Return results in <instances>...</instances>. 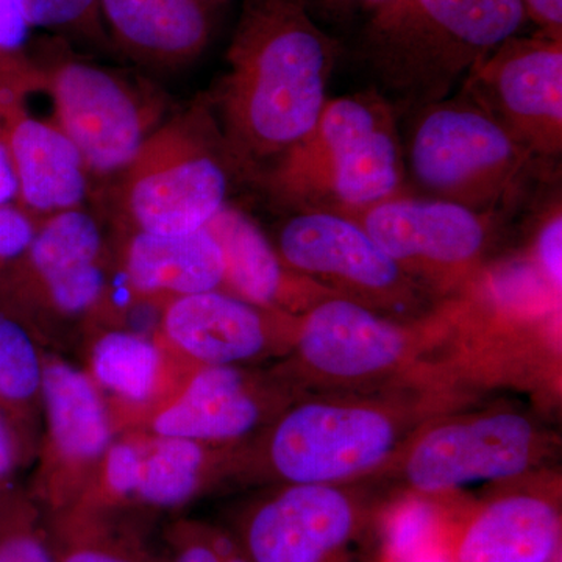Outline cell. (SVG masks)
<instances>
[{
    "label": "cell",
    "mask_w": 562,
    "mask_h": 562,
    "mask_svg": "<svg viewBox=\"0 0 562 562\" xmlns=\"http://www.w3.org/2000/svg\"><path fill=\"white\" fill-rule=\"evenodd\" d=\"M405 173L394 106L371 88L328 99L313 131L273 161L268 184L297 211L347 213L406 192Z\"/></svg>",
    "instance_id": "277c9868"
},
{
    "label": "cell",
    "mask_w": 562,
    "mask_h": 562,
    "mask_svg": "<svg viewBox=\"0 0 562 562\" xmlns=\"http://www.w3.org/2000/svg\"><path fill=\"white\" fill-rule=\"evenodd\" d=\"M387 550L392 562H452L443 549L439 513L431 503H405L387 525Z\"/></svg>",
    "instance_id": "4316f807"
},
{
    "label": "cell",
    "mask_w": 562,
    "mask_h": 562,
    "mask_svg": "<svg viewBox=\"0 0 562 562\" xmlns=\"http://www.w3.org/2000/svg\"><path fill=\"white\" fill-rule=\"evenodd\" d=\"M522 5L539 32L562 36V0H522Z\"/></svg>",
    "instance_id": "d590c367"
},
{
    "label": "cell",
    "mask_w": 562,
    "mask_h": 562,
    "mask_svg": "<svg viewBox=\"0 0 562 562\" xmlns=\"http://www.w3.org/2000/svg\"><path fill=\"white\" fill-rule=\"evenodd\" d=\"M299 398L271 368L203 366L140 430L206 443L247 442Z\"/></svg>",
    "instance_id": "9a60e30c"
},
{
    "label": "cell",
    "mask_w": 562,
    "mask_h": 562,
    "mask_svg": "<svg viewBox=\"0 0 562 562\" xmlns=\"http://www.w3.org/2000/svg\"><path fill=\"white\" fill-rule=\"evenodd\" d=\"M247 442L206 443L147 430L122 431L103 458L85 502L122 513L183 508L225 479L244 475Z\"/></svg>",
    "instance_id": "30bf717a"
},
{
    "label": "cell",
    "mask_w": 562,
    "mask_h": 562,
    "mask_svg": "<svg viewBox=\"0 0 562 562\" xmlns=\"http://www.w3.org/2000/svg\"><path fill=\"white\" fill-rule=\"evenodd\" d=\"M225 532L194 520L166 530V562H224Z\"/></svg>",
    "instance_id": "4dcf8cb0"
},
{
    "label": "cell",
    "mask_w": 562,
    "mask_h": 562,
    "mask_svg": "<svg viewBox=\"0 0 562 562\" xmlns=\"http://www.w3.org/2000/svg\"><path fill=\"white\" fill-rule=\"evenodd\" d=\"M11 90L0 91V205H11L18 201V181L11 160L9 131H7L5 116H3V102L11 94Z\"/></svg>",
    "instance_id": "e575fe53"
},
{
    "label": "cell",
    "mask_w": 562,
    "mask_h": 562,
    "mask_svg": "<svg viewBox=\"0 0 562 562\" xmlns=\"http://www.w3.org/2000/svg\"><path fill=\"white\" fill-rule=\"evenodd\" d=\"M432 297L464 294L483 272L490 214L408 192L347 211Z\"/></svg>",
    "instance_id": "8fae6325"
},
{
    "label": "cell",
    "mask_w": 562,
    "mask_h": 562,
    "mask_svg": "<svg viewBox=\"0 0 562 562\" xmlns=\"http://www.w3.org/2000/svg\"><path fill=\"white\" fill-rule=\"evenodd\" d=\"M450 322V310L401 321L331 295L302 314L290 355L271 369L301 397L375 394L406 382Z\"/></svg>",
    "instance_id": "5b68a950"
},
{
    "label": "cell",
    "mask_w": 562,
    "mask_h": 562,
    "mask_svg": "<svg viewBox=\"0 0 562 562\" xmlns=\"http://www.w3.org/2000/svg\"><path fill=\"white\" fill-rule=\"evenodd\" d=\"M435 397L397 392L305 395L247 443L246 472L281 484H344L382 471L422 424Z\"/></svg>",
    "instance_id": "3957f363"
},
{
    "label": "cell",
    "mask_w": 562,
    "mask_h": 562,
    "mask_svg": "<svg viewBox=\"0 0 562 562\" xmlns=\"http://www.w3.org/2000/svg\"><path fill=\"white\" fill-rule=\"evenodd\" d=\"M55 122L79 149L88 172H124L150 135L151 113L120 77L81 61L44 70Z\"/></svg>",
    "instance_id": "ac0fdd59"
},
{
    "label": "cell",
    "mask_w": 562,
    "mask_h": 562,
    "mask_svg": "<svg viewBox=\"0 0 562 562\" xmlns=\"http://www.w3.org/2000/svg\"><path fill=\"white\" fill-rule=\"evenodd\" d=\"M361 522L338 484H283L244 512L235 541L250 562H346Z\"/></svg>",
    "instance_id": "2e32d148"
},
{
    "label": "cell",
    "mask_w": 562,
    "mask_h": 562,
    "mask_svg": "<svg viewBox=\"0 0 562 562\" xmlns=\"http://www.w3.org/2000/svg\"><path fill=\"white\" fill-rule=\"evenodd\" d=\"M408 171L430 199L490 213L535 157L464 91L414 111Z\"/></svg>",
    "instance_id": "8992f818"
},
{
    "label": "cell",
    "mask_w": 562,
    "mask_h": 562,
    "mask_svg": "<svg viewBox=\"0 0 562 562\" xmlns=\"http://www.w3.org/2000/svg\"><path fill=\"white\" fill-rule=\"evenodd\" d=\"M117 43L139 60L177 66L194 60L210 38L203 0H99Z\"/></svg>",
    "instance_id": "cb8c5ba5"
},
{
    "label": "cell",
    "mask_w": 562,
    "mask_h": 562,
    "mask_svg": "<svg viewBox=\"0 0 562 562\" xmlns=\"http://www.w3.org/2000/svg\"><path fill=\"white\" fill-rule=\"evenodd\" d=\"M328 3H336V5H361L369 7V9H375L380 3L386 2V0H327Z\"/></svg>",
    "instance_id": "74e56055"
},
{
    "label": "cell",
    "mask_w": 562,
    "mask_h": 562,
    "mask_svg": "<svg viewBox=\"0 0 562 562\" xmlns=\"http://www.w3.org/2000/svg\"><path fill=\"white\" fill-rule=\"evenodd\" d=\"M0 562H57L43 514L31 497L0 522Z\"/></svg>",
    "instance_id": "f1b7e54d"
},
{
    "label": "cell",
    "mask_w": 562,
    "mask_h": 562,
    "mask_svg": "<svg viewBox=\"0 0 562 562\" xmlns=\"http://www.w3.org/2000/svg\"><path fill=\"white\" fill-rule=\"evenodd\" d=\"M25 464L29 460L20 439L0 414V522L29 498L27 492L21 491L18 483Z\"/></svg>",
    "instance_id": "1f68e13d"
},
{
    "label": "cell",
    "mask_w": 562,
    "mask_h": 562,
    "mask_svg": "<svg viewBox=\"0 0 562 562\" xmlns=\"http://www.w3.org/2000/svg\"><path fill=\"white\" fill-rule=\"evenodd\" d=\"M224 257V291L291 316H302L330 291L291 269L265 233L241 210L225 203L205 225Z\"/></svg>",
    "instance_id": "44dd1931"
},
{
    "label": "cell",
    "mask_w": 562,
    "mask_h": 562,
    "mask_svg": "<svg viewBox=\"0 0 562 562\" xmlns=\"http://www.w3.org/2000/svg\"><path fill=\"white\" fill-rule=\"evenodd\" d=\"M277 250L295 272L384 316H431L432 295L382 250L357 222L335 211L299 210L281 227Z\"/></svg>",
    "instance_id": "9c48e42d"
},
{
    "label": "cell",
    "mask_w": 562,
    "mask_h": 562,
    "mask_svg": "<svg viewBox=\"0 0 562 562\" xmlns=\"http://www.w3.org/2000/svg\"><path fill=\"white\" fill-rule=\"evenodd\" d=\"M525 18L522 0H386L372 9L360 55L375 90L414 113L453 95Z\"/></svg>",
    "instance_id": "7a4b0ae2"
},
{
    "label": "cell",
    "mask_w": 562,
    "mask_h": 562,
    "mask_svg": "<svg viewBox=\"0 0 562 562\" xmlns=\"http://www.w3.org/2000/svg\"><path fill=\"white\" fill-rule=\"evenodd\" d=\"M29 94L13 92L3 102L18 181L16 205L32 217L80 209L88 188L83 158L57 122L41 120L27 110Z\"/></svg>",
    "instance_id": "ffe728a7"
},
{
    "label": "cell",
    "mask_w": 562,
    "mask_h": 562,
    "mask_svg": "<svg viewBox=\"0 0 562 562\" xmlns=\"http://www.w3.org/2000/svg\"><path fill=\"white\" fill-rule=\"evenodd\" d=\"M105 290L101 227L74 209L38 225L27 251L0 276V308L22 321L38 306L80 317L98 308Z\"/></svg>",
    "instance_id": "5bb4252c"
},
{
    "label": "cell",
    "mask_w": 562,
    "mask_h": 562,
    "mask_svg": "<svg viewBox=\"0 0 562 562\" xmlns=\"http://www.w3.org/2000/svg\"><path fill=\"white\" fill-rule=\"evenodd\" d=\"M561 513L552 495L516 491L486 503L462 528L452 562H553Z\"/></svg>",
    "instance_id": "7402d4cb"
},
{
    "label": "cell",
    "mask_w": 562,
    "mask_h": 562,
    "mask_svg": "<svg viewBox=\"0 0 562 562\" xmlns=\"http://www.w3.org/2000/svg\"><path fill=\"white\" fill-rule=\"evenodd\" d=\"M338 46L308 0H249L228 50L220 106L225 146L244 166L279 160L313 131Z\"/></svg>",
    "instance_id": "6da1fadb"
},
{
    "label": "cell",
    "mask_w": 562,
    "mask_h": 562,
    "mask_svg": "<svg viewBox=\"0 0 562 562\" xmlns=\"http://www.w3.org/2000/svg\"><path fill=\"white\" fill-rule=\"evenodd\" d=\"M542 425L516 409L435 416L422 424L387 469L420 495L505 482L535 471L549 454Z\"/></svg>",
    "instance_id": "52a82bcc"
},
{
    "label": "cell",
    "mask_w": 562,
    "mask_h": 562,
    "mask_svg": "<svg viewBox=\"0 0 562 562\" xmlns=\"http://www.w3.org/2000/svg\"><path fill=\"white\" fill-rule=\"evenodd\" d=\"M194 369L160 336L114 328L92 338L83 371L101 392L120 435L146 427Z\"/></svg>",
    "instance_id": "d6986e66"
},
{
    "label": "cell",
    "mask_w": 562,
    "mask_h": 562,
    "mask_svg": "<svg viewBox=\"0 0 562 562\" xmlns=\"http://www.w3.org/2000/svg\"><path fill=\"white\" fill-rule=\"evenodd\" d=\"M31 27L92 32L102 16L99 0H16Z\"/></svg>",
    "instance_id": "f546056e"
},
{
    "label": "cell",
    "mask_w": 562,
    "mask_h": 562,
    "mask_svg": "<svg viewBox=\"0 0 562 562\" xmlns=\"http://www.w3.org/2000/svg\"><path fill=\"white\" fill-rule=\"evenodd\" d=\"M116 436L101 392L83 368L46 350L43 420L27 491L43 516L66 512L83 498Z\"/></svg>",
    "instance_id": "7c38bea8"
},
{
    "label": "cell",
    "mask_w": 562,
    "mask_h": 562,
    "mask_svg": "<svg viewBox=\"0 0 562 562\" xmlns=\"http://www.w3.org/2000/svg\"><path fill=\"white\" fill-rule=\"evenodd\" d=\"M224 562H250L239 549L235 538H232L227 532H225L224 539Z\"/></svg>",
    "instance_id": "8d00e7d4"
},
{
    "label": "cell",
    "mask_w": 562,
    "mask_h": 562,
    "mask_svg": "<svg viewBox=\"0 0 562 562\" xmlns=\"http://www.w3.org/2000/svg\"><path fill=\"white\" fill-rule=\"evenodd\" d=\"M43 519L57 562H166L120 512L74 506Z\"/></svg>",
    "instance_id": "484cf974"
},
{
    "label": "cell",
    "mask_w": 562,
    "mask_h": 562,
    "mask_svg": "<svg viewBox=\"0 0 562 562\" xmlns=\"http://www.w3.org/2000/svg\"><path fill=\"white\" fill-rule=\"evenodd\" d=\"M531 261L541 273L542 279L561 294L562 213L560 206L543 220L538 236H536Z\"/></svg>",
    "instance_id": "836d02e7"
},
{
    "label": "cell",
    "mask_w": 562,
    "mask_h": 562,
    "mask_svg": "<svg viewBox=\"0 0 562 562\" xmlns=\"http://www.w3.org/2000/svg\"><path fill=\"white\" fill-rule=\"evenodd\" d=\"M31 25L16 0H0V90H36L43 69L29 58Z\"/></svg>",
    "instance_id": "83f0119b"
},
{
    "label": "cell",
    "mask_w": 562,
    "mask_h": 562,
    "mask_svg": "<svg viewBox=\"0 0 562 562\" xmlns=\"http://www.w3.org/2000/svg\"><path fill=\"white\" fill-rule=\"evenodd\" d=\"M209 124L191 114L162 124L122 172V203L136 231L195 232L227 203V168Z\"/></svg>",
    "instance_id": "ba28073f"
},
{
    "label": "cell",
    "mask_w": 562,
    "mask_h": 562,
    "mask_svg": "<svg viewBox=\"0 0 562 562\" xmlns=\"http://www.w3.org/2000/svg\"><path fill=\"white\" fill-rule=\"evenodd\" d=\"M124 273L136 297L162 303L224 291V257L206 227L181 235L136 231L124 250Z\"/></svg>",
    "instance_id": "603a6c76"
},
{
    "label": "cell",
    "mask_w": 562,
    "mask_h": 562,
    "mask_svg": "<svg viewBox=\"0 0 562 562\" xmlns=\"http://www.w3.org/2000/svg\"><path fill=\"white\" fill-rule=\"evenodd\" d=\"M479 103L535 158L562 149V36L539 32L503 41L462 81Z\"/></svg>",
    "instance_id": "4fadbf2b"
},
{
    "label": "cell",
    "mask_w": 562,
    "mask_h": 562,
    "mask_svg": "<svg viewBox=\"0 0 562 562\" xmlns=\"http://www.w3.org/2000/svg\"><path fill=\"white\" fill-rule=\"evenodd\" d=\"M36 228L35 220L16 203L0 205V276L27 251Z\"/></svg>",
    "instance_id": "d6a6232c"
},
{
    "label": "cell",
    "mask_w": 562,
    "mask_h": 562,
    "mask_svg": "<svg viewBox=\"0 0 562 562\" xmlns=\"http://www.w3.org/2000/svg\"><path fill=\"white\" fill-rule=\"evenodd\" d=\"M44 355L38 333L0 308V414L35 460L43 420Z\"/></svg>",
    "instance_id": "d4e9b609"
},
{
    "label": "cell",
    "mask_w": 562,
    "mask_h": 562,
    "mask_svg": "<svg viewBox=\"0 0 562 562\" xmlns=\"http://www.w3.org/2000/svg\"><path fill=\"white\" fill-rule=\"evenodd\" d=\"M301 316L243 301L227 291L183 295L162 303V342L194 368L255 366L290 355Z\"/></svg>",
    "instance_id": "e0dca14e"
}]
</instances>
